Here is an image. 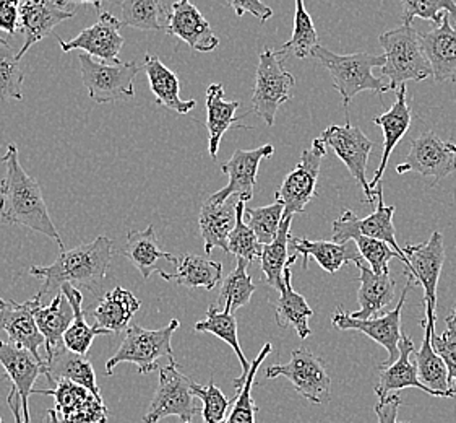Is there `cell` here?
<instances>
[{
  "label": "cell",
  "instance_id": "277c9868",
  "mask_svg": "<svg viewBox=\"0 0 456 423\" xmlns=\"http://www.w3.org/2000/svg\"><path fill=\"white\" fill-rule=\"evenodd\" d=\"M379 41L387 57V64L380 69V74L390 80V88L395 92L406 82H422L432 75L420 33L414 28L406 25L395 28L382 33Z\"/></svg>",
  "mask_w": 456,
  "mask_h": 423
},
{
  "label": "cell",
  "instance_id": "52a82bcc",
  "mask_svg": "<svg viewBox=\"0 0 456 423\" xmlns=\"http://www.w3.org/2000/svg\"><path fill=\"white\" fill-rule=\"evenodd\" d=\"M403 253L408 261L404 276L411 278L412 284H418L424 288L426 319L430 324H436L438 278L447 259L444 235L440 231H434L428 243L408 245L406 248H403Z\"/></svg>",
  "mask_w": 456,
  "mask_h": 423
},
{
  "label": "cell",
  "instance_id": "4dcf8cb0",
  "mask_svg": "<svg viewBox=\"0 0 456 423\" xmlns=\"http://www.w3.org/2000/svg\"><path fill=\"white\" fill-rule=\"evenodd\" d=\"M240 102H226L224 87L221 83H211L207 90V129H208V152L213 160L218 157L221 138L231 126L250 129L248 126L238 124L236 111Z\"/></svg>",
  "mask_w": 456,
  "mask_h": 423
},
{
  "label": "cell",
  "instance_id": "9a60e30c",
  "mask_svg": "<svg viewBox=\"0 0 456 423\" xmlns=\"http://www.w3.org/2000/svg\"><path fill=\"white\" fill-rule=\"evenodd\" d=\"M395 205H385L384 191L377 199V209L365 219H359L353 211L343 212L341 217L333 221V241L335 243H347L353 241L356 236L379 239L390 245L403 259L404 267L408 266L406 256L396 241V231L393 225V215H395Z\"/></svg>",
  "mask_w": 456,
  "mask_h": 423
},
{
  "label": "cell",
  "instance_id": "44dd1931",
  "mask_svg": "<svg viewBox=\"0 0 456 423\" xmlns=\"http://www.w3.org/2000/svg\"><path fill=\"white\" fill-rule=\"evenodd\" d=\"M166 33L183 39L197 53H211L219 46V37L213 33L208 20L189 0L171 5Z\"/></svg>",
  "mask_w": 456,
  "mask_h": 423
},
{
  "label": "cell",
  "instance_id": "11a10c76",
  "mask_svg": "<svg viewBox=\"0 0 456 423\" xmlns=\"http://www.w3.org/2000/svg\"><path fill=\"white\" fill-rule=\"evenodd\" d=\"M400 407H402V397L398 394H392L385 401H379V404L375 405V414L379 423H398L396 417H398Z\"/></svg>",
  "mask_w": 456,
  "mask_h": 423
},
{
  "label": "cell",
  "instance_id": "c3c4849f",
  "mask_svg": "<svg viewBox=\"0 0 456 423\" xmlns=\"http://www.w3.org/2000/svg\"><path fill=\"white\" fill-rule=\"evenodd\" d=\"M445 15L456 27V4L453 0H404L403 2V25L411 27L412 20H429L436 27H440Z\"/></svg>",
  "mask_w": 456,
  "mask_h": 423
},
{
  "label": "cell",
  "instance_id": "f35d334b",
  "mask_svg": "<svg viewBox=\"0 0 456 423\" xmlns=\"http://www.w3.org/2000/svg\"><path fill=\"white\" fill-rule=\"evenodd\" d=\"M193 329L197 332H208L219 337L221 341L226 342L231 349L234 350V353L238 355L239 363L242 367V373L240 377L234 381V387L238 389L240 385H244L247 375L250 371L252 363H248V360L246 359L242 347L239 344L238 336V321H236V316L234 314L226 313L219 308L218 304H211L207 311V319L205 321H199Z\"/></svg>",
  "mask_w": 456,
  "mask_h": 423
},
{
  "label": "cell",
  "instance_id": "f1b7e54d",
  "mask_svg": "<svg viewBox=\"0 0 456 423\" xmlns=\"http://www.w3.org/2000/svg\"><path fill=\"white\" fill-rule=\"evenodd\" d=\"M151 93L155 95L156 102L167 110L175 111L179 114H189L197 106V100L183 102L181 98V82L173 70L159 61L156 55L146 54L143 61Z\"/></svg>",
  "mask_w": 456,
  "mask_h": 423
},
{
  "label": "cell",
  "instance_id": "83f0119b",
  "mask_svg": "<svg viewBox=\"0 0 456 423\" xmlns=\"http://www.w3.org/2000/svg\"><path fill=\"white\" fill-rule=\"evenodd\" d=\"M289 248L294 249V254L304 258V269H307V261L314 258L325 272L329 274H337L338 270L347 262L357 264L359 261H364L359 249L347 243H335L333 239H320V241H311V239L294 238L292 236Z\"/></svg>",
  "mask_w": 456,
  "mask_h": 423
},
{
  "label": "cell",
  "instance_id": "ba28073f",
  "mask_svg": "<svg viewBox=\"0 0 456 423\" xmlns=\"http://www.w3.org/2000/svg\"><path fill=\"white\" fill-rule=\"evenodd\" d=\"M294 83V75L284 69L276 51L265 47L256 67L252 110L265 120L266 126H273L280 106L291 100Z\"/></svg>",
  "mask_w": 456,
  "mask_h": 423
},
{
  "label": "cell",
  "instance_id": "e575fe53",
  "mask_svg": "<svg viewBox=\"0 0 456 423\" xmlns=\"http://www.w3.org/2000/svg\"><path fill=\"white\" fill-rule=\"evenodd\" d=\"M175 274H166L161 269L158 274L165 280H174L179 286L185 288H199L203 286L207 290H213L223 278V264L216 261L185 254L175 258Z\"/></svg>",
  "mask_w": 456,
  "mask_h": 423
},
{
  "label": "cell",
  "instance_id": "f6af8a7d",
  "mask_svg": "<svg viewBox=\"0 0 456 423\" xmlns=\"http://www.w3.org/2000/svg\"><path fill=\"white\" fill-rule=\"evenodd\" d=\"M272 344H265L264 349L256 355V359L252 361L250 371L247 375L244 385L238 387V396L234 397L232 409L229 412L228 419L223 423H256V415L258 412V407L252 397V386L256 381V375L260 365L264 363L265 359L272 353Z\"/></svg>",
  "mask_w": 456,
  "mask_h": 423
},
{
  "label": "cell",
  "instance_id": "cb8c5ba5",
  "mask_svg": "<svg viewBox=\"0 0 456 423\" xmlns=\"http://www.w3.org/2000/svg\"><path fill=\"white\" fill-rule=\"evenodd\" d=\"M411 120H412V114H411V106L408 104V98H406V85H402L396 90V100L393 103L392 108L384 114H379L374 118V124H377L382 129L385 140L382 162H380V165L377 168L375 176L370 181L372 191H377V187L380 185L390 155H392L395 147L398 145V142L404 137V134L410 129Z\"/></svg>",
  "mask_w": 456,
  "mask_h": 423
},
{
  "label": "cell",
  "instance_id": "2e32d148",
  "mask_svg": "<svg viewBox=\"0 0 456 423\" xmlns=\"http://www.w3.org/2000/svg\"><path fill=\"white\" fill-rule=\"evenodd\" d=\"M273 145H262L254 150H236L226 163L221 165V171L229 176V183L218 193L211 194L208 203H224L229 197L236 195L238 201L247 203L254 199L258 166L265 158L273 157Z\"/></svg>",
  "mask_w": 456,
  "mask_h": 423
},
{
  "label": "cell",
  "instance_id": "5b68a950",
  "mask_svg": "<svg viewBox=\"0 0 456 423\" xmlns=\"http://www.w3.org/2000/svg\"><path fill=\"white\" fill-rule=\"evenodd\" d=\"M179 326L181 322L173 319L165 328L150 331L138 324H130L126 331V339L120 344L116 355L106 363V373L110 377L120 363H132L137 367L140 375H148L159 369L158 360L165 357L174 361L171 341Z\"/></svg>",
  "mask_w": 456,
  "mask_h": 423
},
{
  "label": "cell",
  "instance_id": "ee69618b",
  "mask_svg": "<svg viewBox=\"0 0 456 423\" xmlns=\"http://www.w3.org/2000/svg\"><path fill=\"white\" fill-rule=\"evenodd\" d=\"M17 54L9 41L0 37V102L23 100L25 69L20 64Z\"/></svg>",
  "mask_w": 456,
  "mask_h": 423
},
{
  "label": "cell",
  "instance_id": "bcb514c9",
  "mask_svg": "<svg viewBox=\"0 0 456 423\" xmlns=\"http://www.w3.org/2000/svg\"><path fill=\"white\" fill-rule=\"evenodd\" d=\"M244 211H246V203L238 201L236 203V225H234V230L231 231V235H229L228 253L252 264L262 258L264 245L258 241L256 233L247 227L246 220H244Z\"/></svg>",
  "mask_w": 456,
  "mask_h": 423
},
{
  "label": "cell",
  "instance_id": "ac0fdd59",
  "mask_svg": "<svg viewBox=\"0 0 456 423\" xmlns=\"http://www.w3.org/2000/svg\"><path fill=\"white\" fill-rule=\"evenodd\" d=\"M122 28L120 20L116 19L110 12H100V19L78 33L72 39H62L57 37L59 46L64 53L85 51V54L100 57L101 61H108L112 64H119V54L124 46V37L120 35Z\"/></svg>",
  "mask_w": 456,
  "mask_h": 423
},
{
  "label": "cell",
  "instance_id": "e0dca14e",
  "mask_svg": "<svg viewBox=\"0 0 456 423\" xmlns=\"http://www.w3.org/2000/svg\"><path fill=\"white\" fill-rule=\"evenodd\" d=\"M41 308V296L35 294L25 303L0 298V329L7 332L10 344L25 349L35 359L46 367V359L41 355L39 347L45 342L43 334L37 329L35 313Z\"/></svg>",
  "mask_w": 456,
  "mask_h": 423
},
{
  "label": "cell",
  "instance_id": "9c48e42d",
  "mask_svg": "<svg viewBox=\"0 0 456 423\" xmlns=\"http://www.w3.org/2000/svg\"><path fill=\"white\" fill-rule=\"evenodd\" d=\"M192 379L177 369L175 360L159 369V383L143 423H159L177 417L181 423H192L199 409L193 405Z\"/></svg>",
  "mask_w": 456,
  "mask_h": 423
},
{
  "label": "cell",
  "instance_id": "836d02e7",
  "mask_svg": "<svg viewBox=\"0 0 456 423\" xmlns=\"http://www.w3.org/2000/svg\"><path fill=\"white\" fill-rule=\"evenodd\" d=\"M294 217H283L281 227L278 230V236L272 245L264 246L262 253V272H264V280L270 286L280 294L284 288V276L286 269L291 267L296 259L299 258L297 254L289 256V243H291V223Z\"/></svg>",
  "mask_w": 456,
  "mask_h": 423
},
{
  "label": "cell",
  "instance_id": "f5cc1de1",
  "mask_svg": "<svg viewBox=\"0 0 456 423\" xmlns=\"http://www.w3.org/2000/svg\"><path fill=\"white\" fill-rule=\"evenodd\" d=\"M20 28V2L0 0V31L15 35Z\"/></svg>",
  "mask_w": 456,
  "mask_h": 423
},
{
  "label": "cell",
  "instance_id": "7bdbcfd3",
  "mask_svg": "<svg viewBox=\"0 0 456 423\" xmlns=\"http://www.w3.org/2000/svg\"><path fill=\"white\" fill-rule=\"evenodd\" d=\"M250 266L244 259H238V264L232 269L219 292L218 304L223 306V311L234 314L239 308L246 306L252 300V294H256V286L252 282V277L247 272V267Z\"/></svg>",
  "mask_w": 456,
  "mask_h": 423
},
{
  "label": "cell",
  "instance_id": "91938a15",
  "mask_svg": "<svg viewBox=\"0 0 456 423\" xmlns=\"http://www.w3.org/2000/svg\"><path fill=\"white\" fill-rule=\"evenodd\" d=\"M403 423H410V422H403Z\"/></svg>",
  "mask_w": 456,
  "mask_h": 423
},
{
  "label": "cell",
  "instance_id": "7a4b0ae2",
  "mask_svg": "<svg viewBox=\"0 0 456 423\" xmlns=\"http://www.w3.org/2000/svg\"><path fill=\"white\" fill-rule=\"evenodd\" d=\"M114 258L112 239L101 235L92 243L80 245L77 248L61 253L51 266H31L29 276L43 278V288L39 296L59 294L61 288L69 284L75 288H88L93 294L100 292L101 286L110 270Z\"/></svg>",
  "mask_w": 456,
  "mask_h": 423
},
{
  "label": "cell",
  "instance_id": "4316f807",
  "mask_svg": "<svg viewBox=\"0 0 456 423\" xmlns=\"http://www.w3.org/2000/svg\"><path fill=\"white\" fill-rule=\"evenodd\" d=\"M45 377L51 385H54L59 379L72 381L75 385L88 389L98 401H102L92 361L65 349V345H61L53 352L51 357H47Z\"/></svg>",
  "mask_w": 456,
  "mask_h": 423
},
{
  "label": "cell",
  "instance_id": "30bf717a",
  "mask_svg": "<svg viewBox=\"0 0 456 423\" xmlns=\"http://www.w3.org/2000/svg\"><path fill=\"white\" fill-rule=\"evenodd\" d=\"M268 379L286 377L299 396L311 404H323L330 399L331 377L325 361L309 349H296L286 365H272L265 371Z\"/></svg>",
  "mask_w": 456,
  "mask_h": 423
},
{
  "label": "cell",
  "instance_id": "d6a6232c",
  "mask_svg": "<svg viewBox=\"0 0 456 423\" xmlns=\"http://www.w3.org/2000/svg\"><path fill=\"white\" fill-rule=\"evenodd\" d=\"M422 326H424V342L420 345V350L414 353L419 381L432 393H436L437 397H453L455 394L452 393L448 385L447 367L432 345V334L436 332V324H430L424 318Z\"/></svg>",
  "mask_w": 456,
  "mask_h": 423
},
{
  "label": "cell",
  "instance_id": "7c38bea8",
  "mask_svg": "<svg viewBox=\"0 0 456 423\" xmlns=\"http://www.w3.org/2000/svg\"><path fill=\"white\" fill-rule=\"evenodd\" d=\"M327 155V145L314 138L311 148L302 152L301 160L289 175L284 178L280 189L276 191V201L284 205V217H294L305 211L317 193L320 166Z\"/></svg>",
  "mask_w": 456,
  "mask_h": 423
},
{
  "label": "cell",
  "instance_id": "3957f363",
  "mask_svg": "<svg viewBox=\"0 0 456 423\" xmlns=\"http://www.w3.org/2000/svg\"><path fill=\"white\" fill-rule=\"evenodd\" d=\"M333 77V88L341 95L343 104L346 106L351 100L361 92H375L379 95L392 92L390 83H384L372 74L374 67H384L387 64L385 54H370V53H356V54H337L327 47L317 46L312 51Z\"/></svg>",
  "mask_w": 456,
  "mask_h": 423
},
{
  "label": "cell",
  "instance_id": "603a6c76",
  "mask_svg": "<svg viewBox=\"0 0 456 423\" xmlns=\"http://www.w3.org/2000/svg\"><path fill=\"white\" fill-rule=\"evenodd\" d=\"M422 46L429 59L434 80L437 83L456 82V28L445 15L440 27L420 35Z\"/></svg>",
  "mask_w": 456,
  "mask_h": 423
},
{
  "label": "cell",
  "instance_id": "f907efd6",
  "mask_svg": "<svg viewBox=\"0 0 456 423\" xmlns=\"http://www.w3.org/2000/svg\"><path fill=\"white\" fill-rule=\"evenodd\" d=\"M353 241H356L361 256L367 262L369 269L377 276H390L388 262L392 259L396 258L403 262L402 256L384 241L365 238V236H356Z\"/></svg>",
  "mask_w": 456,
  "mask_h": 423
},
{
  "label": "cell",
  "instance_id": "74e56055",
  "mask_svg": "<svg viewBox=\"0 0 456 423\" xmlns=\"http://www.w3.org/2000/svg\"><path fill=\"white\" fill-rule=\"evenodd\" d=\"M37 329L45 337L46 359L53 355L55 349L64 345V334L73 322L72 306L62 292L55 294L54 300L49 306H41L35 313Z\"/></svg>",
  "mask_w": 456,
  "mask_h": 423
},
{
  "label": "cell",
  "instance_id": "8992f818",
  "mask_svg": "<svg viewBox=\"0 0 456 423\" xmlns=\"http://www.w3.org/2000/svg\"><path fill=\"white\" fill-rule=\"evenodd\" d=\"M78 62L83 85L96 104L132 98L135 95L134 80L143 70V64L137 61L108 65L85 53L78 54Z\"/></svg>",
  "mask_w": 456,
  "mask_h": 423
},
{
  "label": "cell",
  "instance_id": "f546056e",
  "mask_svg": "<svg viewBox=\"0 0 456 423\" xmlns=\"http://www.w3.org/2000/svg\"><path fill=\"white\" fill-rule=\"evenodd\" d=\"M359 269V290H357V302L361 310L351 313L356 319H372L377 314L385 310L395 300V288L396 284L390 276H377L369 266H364L362 261L356 264Z\"/></svg>",
  "mask_w": 456,
  "mask_h": 423
},
{
  "label": "cell",
  "instance_id": "60d3db41",
  "mask_svg": "<svg viewBox=\"0 0 456 423\" xmlns=\"http://www.w3.org/2000/svg\"><path fill=\"white\" fill-rule=\"evenodd\" d=\"M122 27L137 28L145 31H161L167 25L171 7L158 0H126L120 4Z\"/></svg>",
  "mask_w": 456,
  "mask_h": 423
},
{
  "label": "cell",
  "instance_id": "db71d44e",
  "mask_svg": "<svg viewBox=\"0 0 456 423\" xmlns=\"http://www.w3.org/2000/svg\"><path fill=\"white\" fill-rule=\"evenodd\" d=\"M228 5L234 9L238 17H242L244 13H250L260 20L262 23L272 19V15H273V10L258 0H231L228 2Z\"/></svg>",
  "mask_w": 456,
  "mask_h": 423
},
{
  "label": "cell",
  "instance_id": "6da1fadb",
  "mask_svg": "<svg viewBox=\"0 0 456 423\" xmlns=\"http://www.w3.org/2000/svg\"><path fill=\"white\" fill-rule=\"evenodd\" d=\"M0 163L5 166V176L0 181L2 220L41 233L55 241L62 253L67 251L47 211L41 186L20 163L19 148L15 144H9L5 155L0 157Z\"/></svg>",
  "mask_w": 456,
  "mask_h": 423
},
{
  "label": "cell",
  "instance_id": "1f68e13d",
  "mask_svg": "<svg viewBox=\"0 0 456 423\" xmlns=\"http://www.w3.org/2000/svg\"><path fill=\"white\" fill-rule=\"evenodd\" d=\"M236 203H211L207 201L201 207L199 217L201 238L205 243V253L211 254L215 248L228 253V239L236 225Z\"/></svg>",
  "mask_w": 456,
  "mask_h": 423
},
{
  "label": "cell",
  "instance_id": "d590c367",
  "mask_svg": "<svg viewBox=\"0 0 456 423\" xmlns=\"http://www.w3.org/2000/svg\"><path fill=\"white\" fill-rule=\"evenodd\" d=\"M122 254L130 261V264L137 267L143 278H150L153 272H159L158 261L167 259L175 262V256L159 249L158 236L153 225H148L145 230H130L127 233V243L122 249Z\"/></svg>",
  "mask_w": 456,
  "mask_h": 423
},
{
  "label": "cell",
  "instance_id": "4fadbf2b",
  "mask_svg": "<svg viewBox=\"0 0 456 423\" xmlns=\"http://www.w3.org/2000/svg\"><path fill=\"white\" fill-rule=\"evenodd\" d=\"M414 286L412 280L408 278V284L403 288L402 296L398 304L395 306L390 313L385 314L382 318H372V319H356L349 311L343 308H337L335 314L331 316L333 326L339 331H359L369 336L372 341L382 345L388 352V359L380 363V367H390L398 357H400V347L398 344L402 341V311L406 294L410 292L411 286Z\"/></svg>",
  "mask_w": 456,
  "mask_h": 423
},
{
  "label": "cell",
  "instance_id": "681fc988",
  "mask_svg": "<svg viewBox=\"0 0 456 423\" xmlns=\"http://www.w3.org/2000/svg\"><path fill=\"white\" fill-rule=\"evenodd\" d=\"M193 397H199L203 407H201V417L205 423H223L226 420L229 405L234 402L224 396V393L215 386L213 379L208 383V386H201L197 383H192Z\"/></svg>",
  "mask_w": 456,
  "mask_h": 423
},
{
  "label": "cell",
  "instance_id": "7402d4cb",
  "mask_svg": "<svg viewBox=\"0 0 456 423\" xmlns=\"http://www.w3.org/2000/svg\"><path fill=\"white\" fill-rule=\"evenodd\" d=\"M0 365L12 381L13 389L19 393L23 411V423H31L29 417V396L35 394V383L39 375H45V365H41L28 350L20 349L13 344L0 341Z\"/></svg>",
  "mask_w": 456,
  "mask_h": 423
},
{
  "label": "cell",
  "instance_id": "b9f144b4",
  "mask_svg": "<svg viewBox=\"0 0 456 423\" xmlns=\"http://www.w3.org/2000/svg\"><path fill=\"white\" fill-rule=\"evenodd\" d=\"M317 46H319V35H317L315 25H314L304 2L297 0L291 39L286 41L283 46L276 51V54L278 57H291L292 55L297 59H307V57H311L312 51Z\"/></svg>",
  "mask_w": 456,
  "mask_h": 423
},
{
  "label": "cell",
  "instance_id": "ab89813d",
  "mask_svg": "<svg viewBox=\"0 0 456 423\" xmlns=\"http://www.w3.org/2000/svg\"><path fill=\"white\" fill-rule=\"evenodd\" d=\"M61 292L65 294L69 303L72 306L73 322L70 328L64 334L65 349L70 350L77 355L86 357L88 350L92 349L94 337L104 336L102 332L98 331L94 326H90L85 319V310H83V294L78 288L65 284Z\"/></svg>",
  "mask_w": 456,
  "mask_h": 423
},
{
  "label": "cell",
  "instance_id": "7dc6e473",
  "mask_svg": "<svg viewBox=\"0 0 456 423\" xmlns=\"http://www.w3.org/2000/svg\"><path fill=\"white\" fill-rule=\"evenodd\" d=\"M283 217L284 205L280 201H276L272 205H266V207L244 211V220H246L247 227L256 233V238L264 246L272 245L276 239Z\"/></svg>",
  "mask_w": 456,
  "mask_h": 423
},
{
  "label": "cell",
  "instance_id": "d4e9b609",
  "mask_svg": "<svg viewBox=\"0 0 456 423\" xmlns=\"http://www.w3.org/2000/svg\"><path fill=\"white\" fill-rule=\"evenodd\" d=\"M398 347H400L398 360L390 367H379L380 379L375 386V394L379 397V401H385L387 397L396 394V391L408 389V387H416L429 396L437 397L436 393H432L419 381L418 367H416V363L411 361V355L416 353V350H414V344L411 341L408 334L403 332L402 341L398 344Z\"/></svg>",
  "mask_w": 456,
  "mask_h": 423
},
{
  "label": "cell",
  "instance_id": "484cf974",
  "mask_svg": "<svg viewBox=\"0 0 456 423\" xmlns=\"http://www.w3.org/2000/svg\"><path fill=\"white\" fill-rule=\"evenodd\" d=\"M142 308L135 294L124 286H116L101 298L94 310V328L104 336L127 331L130 321Z\"/></svg>",
  "mask_w": 456,
  "mask_h": 423
},
{
  "label": "cell",
  "instance_id": "816d5d0a",
  "mask_svg": "<svg viewBox=\"0 0 456 423\" xmlns=\"http://www.w3.org/2000/svg\"><path fill=\"white\" fill-rule=\"evenodd\" d=\"M445 324H447V329L440 336L436 332L432 334V345L447 367L448 385L452 393L456 394V321L452 314L447 316Z\"/></svg>",
  "mask_w": 456,
  "mask_h": 423
},
{
  "label": "cell",
  "instance_id": "ffe728a7",
  "mask_svg": "<svg viewBox=\"0 0 456 423\" xmlns=\"http://www.w3.org/2000/svg\"><path fill=\"white\" fill-rule=\"evenodd\" d=\"M75 2H20V29L25 37L23 46L20 47L17 57L21 59L28 49L49 37L54 28L75 15Z\"/></svg>",
  "mask_w": 456,
  "mask_h": 423
},
{
  "label": "cell",
  "instance_id": "8d00e7d4",
  "mask_svg": "<svg viewBox=\"0 0 456 423\" xmlns=\"http://www.w3.org/2000/svg\"><path fill=\"white\" fill-rule=\"evenodd\" d=\"M274 318L280 328H294L297 332L299 339H307L312 331L309 328V318L314 311L311 306L307 304V300L297 294L292 288V272L291 267L286 269L284 276V288L280 292V298L274 302Z\"/></svg>",
  "mask_w": 456,
  "mask_h": 423
},
{
  "label": "cell",
  "instance_id": "680465c9",
  "mask_svg": "<svg viewBox=\"0 0 456 423\" xmlns=\"http://www.w3.org/2000/svg\"><path fill=\"white\" fill-rule=\"evenodd\" d=\"M0 423H2V417H0Z\"/></svg>",
  "mask_w": 456,
  "mask_h": 423
},
{
  "label": "cell",
  "instance_id": "5bb4252c",
  "mask_svg": "<svg viewBox=\"0 0 456 423\" xmlns=\"http://www.w3.org/2000/svg\"><path fill=\"white\" fill-rule=\"evenodd\" d=\"M396 173H419L440 183L456 173V145L442 140L434 130L424 132L411 142L408 157L396 166Z\"/></svg>",
  "mask_w": 456,
  "mask_h": 423
},
{
  "label": "cell",
  "instance_id": "6f0895ef",
  "mask_svg": "<svg viewBox=\"0 0 456 423\" xmlns=\"http://www.w3.org/2000/svg\"><path fill=\"white\" fill-rule=\"evenodd\" d=\"M47 423H64L61 419H59V415L55 412V409H49L47 411Z\"/></svg>",
  "mask_w": 456,
  "mask_h": 423
},
{
  "label": "cell",
  "instance_id": "9f6ffc18",
  "mask_svg": "<svg viewBox=\"0 0 456 423\" xmlns=\"http://www.w3.org/2000/svg\"><path fill=\"white\" fill-rule=\"evenodd\" d=\"M7 404H9L10 411L13 414L15 423H23V411H21V399H20L19 393L12 387L10 389L9 397H7Z\"/></svg>",
  "mask_w": 456,
  "mask_h": 423
},
{
  "label": "cell",
  "instance_id": "8fae6325",
  "mask_svg": "<svg viewBox=\"0 0 456 423\" xmlns=\"http://www.w3.org/2000/svg\"><path fill=\"white\" fill-rule=\"evenodd\" d=\"M319 138L327 147L333 148L337 157L346 165L349 173L364 189L365 203H374L382 193V187H377V191H372L370 183L365 178L374 142L365 137L364 132L357 126H353L349 118L345 126L327 128Z\"/></svg>",
  "mask_w": 456,
  "mask_h": 423
},
{
  "label": "cell",
  "instance_id": "d6986e66",
  "mask_svg": "<svg viewBox=\"0 0 456 423\" xmlns=\"http://www.w3.org/2000/svg\"><path fill=\"white\" fill-rule=\"evenodd\" d=\"M53 389L35 391V394L54 397L55 412L64 423H108V409L85 387L67 379H59Z\"/></svg>",
  "mask_w": 456,
  "mask_h": 423
}]
</instances>
